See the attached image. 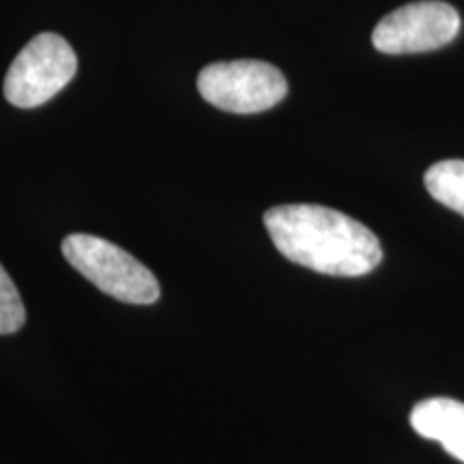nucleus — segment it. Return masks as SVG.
Masks as SVG:
<instances>
[{
	"label": "nucleus",
	"mask_w": 464,
	"mask_h": 464,
	"mask_svg": "<svg viewBox=\"0 0 464 464\" xmlns=\"http://www.w3.org/2000/svg\"><path fill=\"white\" fill-rule=\"evenodd\" d=\"M63 256L102 293L125 304L149 305L160 299V284L140 260L95 235H69Z\"/></svg>",
	"instance_id": "2"
},
{
	"label": "nucleus",
	"mask_w": 464,
	"mask_h": 464,
	"mask_svg": "<svg viewBox=\"0 0 464 464\" xmlns=\"http://www.w3.org/2000/svg\"><path fill=\"white\" fill-rule=\"evenodd\" d=\"M411 426L423 439L437 440L450 456L464 462V404L451 398L421 400L411 413Z\"/></svg>",
	"instance_id": "6"
},
{
	"label": "nucleus",
	"mask_w": 464,
	"mask_h": 464,
	"mask_svg": "<svg viewBox=\"0 0 464 464\" xmlns=\"http://www.w3.org/2000/svg\"><path fill=\"white\" fill-rule=\"evenodd\" d=\"M428 194L464 218V160H445L428 168L426 177Z\"/></svg>",
	"instance_id": "7"
},
{
	"label": "nucleus",
	"mask_w": 464,
	"mask_h": 464,
	"mask_svg": "<svg viewBox=\"0 0 464 464\" xmlns=\"http://www.w3.org/2000/svg\"><path fill=\"white\" fill-rule=\"evenodd\" d=\"M26 321V307L22 304L20 290L11 280V276L0 265V335L20 332Z\"/></svg>",
	"instance_id": "8"
},
{
	"label": "nucleus",
	"mask_w": 464,
	"mask_h": 464,
	"mask_svg": "<svg viewBox=\"0 0 464 464\" xmlns=\"http://www.w3.org/2000/svg\"><path fill=\"white\" fill-rule=\"evenodd\" d=\"M78 58L67 39L42 33L31 39L5 75V97L15 108H37L72 82Z\"/></svg>",
	"instance_id": "3"
},
{
	"label": "nucleus",
	"mask_w": 464,
	"mask_h": 464,
	"mask_svg": "<svg viewBox=\"0 0 464 464\" xmlns=\"http://www.w3.org/2000/svg\"><path fill=\"white\" fill-rule=\"evenodd\" d=\"M198 91L224 112L256 114L274 108L288 92L280 69L263 61L211 63L198 73Z\"/></svg>",
	"instance_id": "4"
},
{
	"label": "nucleus",
	"mask_w": 464,
	"mask_h": 464,
	"mask_svg": "<svg viewBox=\"0 0 464 464\" xmlns=\"http://www.w3.org/2000/svg\"><path fill=\"white\" fill-rule=\"evenodd\" d=\"M277 252L324 276L359 277L382 260L381 243L362 222L321 205H282L265 213Z\"/></svg>",
	"instance_id": "1"
},
{
	"label": "nucleus",
	"mask_w": 464,
	"mask_h": 464,
	"mask_svg": "<svg viewBox=\"0 0 464 464\" xmlns=\"http://www.w3.org/2000/svg\"><path fill=\"white\" fill-rule=\"evenodd\" d=\"M460 33V15L448 3L420 0L387 14L372 33L382 54H420L451 44Z\"/></svg>",
	"instance_id": "5"
}]
</instances>
